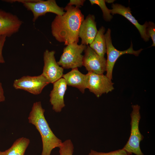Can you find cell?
I'll list each match as a JSON object with an SVG mask.
<instances>
[{
  "instance_id": "cell-19",
  "label": "cell",
  "mask_w": 155,
  "mask_h": 155,
  "mask_svg": "<svg viewBox=\"0 0 155 155\" xmlns=\"http://www.w3.org/2000/svg\"><path fill=\"white\" fill-rule=\"evenodd\" d=\"M59 148V155H73L74 148L71 140H67L62 142Z\"/></svg>"
},
{
  "instance_id": "cell-23",
  "label": "cell",
  "mask_w": 155,
  "mask_h": 155,
  "mask_svg": "<svg viewBox=\"0 0 155 155\" xmlns=\"http://www.w3.org/2000/svg\"><path fill=\"white\" fill-rule=\"evenodd\" d=\"M85 0H70L68 3L67 5L73 6L75 5V7L79 8L82 6H83Z\"/></svg>"
},
{
  "instance_id": "cell-21",
  "label": "cell",
  "mask_w": 155,
  "mask_h": 155,
  "mask_svg": "<svg viewBox=\"0 0 155 155\" xmlns=\"http://www.w3.org/2000/svg\"><path fill=\"white\" fill-rule=\"evenodd\" d=\"M147 34L151 38L153 41V44L151 46H155V25L154 22H149L146 29Z\"/></svg>"
},
{
  "instance_id": "cell-10",
  "label": "cell",
  "mask_w": 155,
  "mask_h": 155,
  "mask_svg": "<svg viewBox=\"0 0 155 155\" xmlns=\"http://www.w3.org/2000/svg\"><path fill=\"white\" fill-rule=\"evenodd\" d=\"M82 66L85 67L88 72L102 74L106 71V59L97 54L88 46L84 51Z\"/></svg>"
},
{
  "instance_id": "cell-4",
  "label": "cell",
  "mask_w": 155,
  "mask_h": 155,
  "mask_svg": "<svg viewBox=\"0 0 155 155\" xmlns=\"http://www.w3.org/2000/svg\"><path fill=\"white\" fill-rule=\"evenodd\" d=\"M86 47V45L76 42L68 44L64 48L58 64L66 69L81 67L83 57L82 53Z\"/></svg>"
},
{
  "instance_id": "cell-20",
  "label": "cell",
  "mask_w": 155,
  "mask_h": 155,
  "mask_svg": "<svg viewBox=\"0 0 155 155\" xmlns=\"http://www.w3.org/2000/svg\"><path fill=\"white\" fill-rule=\"evenodd\" d=\"M88 155H131L123 149H119L108 152H97L91 150Z\"/></svg>"
},
{
  "instance_id": "cell-7",
  "label": "cell",
  "mask_w": 155,
  "mask_h": 155,
  "mask_svg": "<svg viewBox=\"0 0 155 155\" xmlns=\"http://www.w3.org/2000/svg\"><path fill=\"white\" fill-rule=\"evenodd\" d=\"M49 84L41 74L36 76H25L16 79L14 81L13 86L16 89L22 90L32 94L38 95Z\"/></svg>"
},
{
  "instance_id": "cell-6",
  "label": "cell",
  "mask_w": 155,
  "mask_h": 155,
  "mask_svg": "<svg viewBox=\"0 0 155 155\" xmlns=\"http://www.w3.org/2000/svg\"><path fill=\"white\" fill-rule=\"evenodd\" d=\"M22 4L28 10L32 12L33 22L40 16L48 13H53L58 16H62L65 13L64 8L59 6L55 0H30Z\"/></svg>"
},
{
  "instance_id": "cell-25",
  "label": "cell",
  "mask_w": 155,
  "mask_h": 155,
  "mask_svg": "<svg viewBox=\"0 0 155 155\" xmlns=\"http://www.w3.org/2000/svg\"><path fill=\"white\" fill-rule=\"evenodd\" d=\"M114 1V0H105V2L109 3H113Z\"/></svg>"
},
{
  "instance_id": "cell-18",
  "label": "cell",
  "mask_w": 155,
  "mask_h": 155,
  "mask_svg": "<svg viewBox=\"0 0 155 155\" xmlns=\"http://www.w3.org/2000/svg\"><path fill=\"white\" fill-rule=\"evenodd\" d=\"M92 5L95 4L99 6L102 10L104 20L107 22H109L113 18L111 14L110 9L107 7L105 1L104 0H90Z\"/></svg>"
},
{
  "instance_id": "cell-26",
  "label": "cell",
  "mask_w": 155,
  "mask_h": 155,
  "mask_svg": "<svg viewBox=\"0 0 155 155\" xmlns=\"http://www.w3.org/2000/svg\"><path fill=\"white\" fill-rule=\"evenodd\" d=\"M2 152L0 151V155H2Z\"/></svg>"
},
{
  "instance_id": "cell-8",
  "label": "cell",
  "mask_w": 155,
  "mask_h": 155,
  "mask_svg": "<svg viewBox=\"0 0 155 155\" xmlns=\"http://www.w3.org/2000/svg\"><path fill=\"white\" fill-rule=\"evenodd\" d=\"M87 88L98 98L102 94L107 93L114 89L111 80L103 74L88 72L86 74Z\"/></svg>"
},
{
  "instance_id": "cell-14",
  "label": "cell",
  "mask_w": 155,
  "mask_h": 155,
  "mask_svg": "<svg viewBox=\"0 0 155 155\" xmlns=\"http://www.w3.org/2000/svg\"><path fill=\"white\" fill-rule=\"evenodd\" d=\"M111 7L112 9H110L111 13L113 15L119 14L125 17L136 28L144 41L147 42L149 40L150 37L147 34L146 31L148 22H146L143 25L140 24L132 15L129 6L125 7L121 4L112 3Z\"/></svg>"
},
{
  "instance_id": "cell-24",
  "label": "cell",
  "mask_w": 155,
  "mask_h": 155,
  "mask_svg": "<svg viewBox=\"0 0 155 155\" xmlns=\"http://www.w3.org/2000/svg\"><path fill=\"white\" fill-rule=\"evenodd\" d=\"M5 100V97L4 95L3 89L2 84L0 82V102L4 101Z\"/></svg>"
},
{
  "instance_id": "cell-2",
  "label": "cell",
  "mask_w": 155,
  "mask_h": 155,
  "mask_svg": "<svg viewBox=\"0 0 155 155\" xmlns=\"http://www.w3.org/2000/svg\"><path fill=\"white\" fill-rule=\"evenodd\" d=\"M45 110L40 101L33 103L28 117L29 123L34 125L41 136L42 149L41 155H51L52 150L59 148L62 142L54 133L44 116Z\"/></svg>"
},
{
  "instance_id": "cell-15",
  "label": "cell",
  "mask_w": 155,
  "mask_h": 155,
  "mask_svg": "<svg viewBox=\"0 0 155 155\" xmlns=\"http://www.w3.org/2000/svg\"><path fill=\"white\" fill-rule=\"evenodd\" d=\"M62 77L67 85L77 88L82 93L87 88L86 75L80 71L78 68L72 69L70 71L63 74Z\"/></svg>"
},
{
  "instance_id": "cell-1",
  "label": "cell",
  "mask_w": 155,
  "mask_h": 155,
  "mask_svg": "<svg viewBox=\"0 0 155 155\" xmlns=\"http://www.w3.org/2000/svg\"><path fill=\"white\" fill-rule=\"evenodd\" d=\"M62 16H56L51 24V33L57 40L65 45L79 41V33L84 16L79 8L66 5Z\"/></svg>"
},
{
  "instance_id": "cell-12",
  "label": "cell",
  "mask_w": 155,
  "mask_h": 155,
  "mask_svg": "<svg viewBox=\"0 0 155 155\" xmlns=\"http://www.w3.org/2000/svg\"><path fill=\"white\" fill-rule=\"evenodd\" d=\"M53 84V88L49 95V101L52 106L53 110L56 112L59 113L65 106L64 96L67 85L63 78Z\"/></svg>"
},
{
  "instance_id": "cell-3",
  "label": "cell",
  "mask_w": 155,
  "mask_h": 155,
  "mask_svg": "<svg viewBox=\"0 0 155 155\" xmlns=\"http://www.w3.org/2000/svg\"><path fill=\"white\" fill-rule=\"evenodd\" d=\"M133 110L130 114L131 117V133L128 141L123 148L130 154L144 155L140 146V143L144 136L139 129V123L141 119L140 106L138 104L132 105Z\"/></svg>"
},
{
  "instance_id": "cell-16",
  "label": "cell",
  "mask_w": 155,
  "mask_h": 155,
  "mask_svg": "<svg viewBox=\"0 0 155 155\" xmlns=\"http://www.w3.org/2000/svg\"><path fill=\"white\" fill-rule=\"evenodd\" d=\"M105 29L104 26L101 27L94 40L90 44L89 46L100 56L104 57L106 53V46L104 33Z\"/></svg>"
},
{
  "instance_id": "cell-9",
  "label": "cell",
  "mask_w": 155,
  "mask_h": 155,
  "mask_svg": "<svg viewBox=\"0 0 155 155\" xmlns=\"http://www.w3.org/2000/svg\"><path fill=\"white\" fill-rule=\"evenodd\" d=\"M55 53L54 51L46 49L43 54L44 66L42 74L49 83H54L62 78L63 75V68L56 61Z\"/></svg>"
},
{
  "instance_id": "cell-5",
  "label": "cell",
  "mask_w": 155,
  "mask_h": 155,
  "mask_svg": "<svg viewBox=\"0 0 155 155\" xmlns=\"http://www.w3.org/2000/svg\"><path fill=\"white\" fill-rule=\"evenodd\" d=\"M111 30L108 28L104 34L106 46L107 59L106 60V75L110 79H112V73L115 64L118 58L125 54H133L138 56L143 49L135 51L131 42L130 47L126 50L120 51L116 49L113 45L111 36Z\"/></svg>"
},
{
  "instance_id": "cell-11",
  "label": "cell",
  "mask_w": 155,
  "mask_h": 155,
  "mask_svg": "<svg viewBox=\"0 0 155 155\" xmlns=\"http://www.w3.org/2000/svg\"><path fill=\"white\" fill-rule=\"evenodd\" d=\"M22 23L16 15L0 9V37L11 36L19 31Z\"/></svg>"
},
{
  "instance_id": "cell-13",
  "label": "cell",
  "mask_w": 155,
  "mask_h": 155,
  "mask_svg": "<svg viewBox=\"0 0 155 155\" xmlns=\"http://www.w3.org/2000/svg\"><path fill=\"white\" fill-rule=\"evenodd\" d=\"M98 32L94 16L89 14L84 20L80 28L79 37L81 39V44L86 45L90 44Z\"/></svg>"
},
{
  "instance_id": "cell-22",
  "label": "cell",
  "mask_w": 155,
  "mask_h": 155,
  "mask_svg": "<svg viewBox=\"0 0 155 155\" xmlns=\"http://www.w3.org/2000/svg\"><path fill=\"white\" fill-rule=\"evenodd\" d=\"M6 37L2 36L0 37V63H5V61L2 55V50L6 40Z\"/></svg>"
},
{
  "instance_id": "cell-17",
  "label": "cell",
  "mask_w": 155,
  "mask_h": 155,
  "mask_svg": "<svg viewBox=\"0 0 155 155\" xmlns=\"http://www.w3.org/2000/svg\"><path fill=\"white\" fill-rule=\"evenodd\" d=\"M30 143V140L28 138L24 137L19 138L9 148L2 152V155H24Z\"/></svg>"
}]
</instances>
